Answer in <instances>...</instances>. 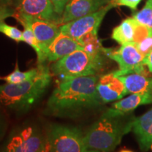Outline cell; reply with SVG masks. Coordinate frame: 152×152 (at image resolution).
<instances>
[{
    "mask_svg": "<svg viewBox=\"0 0 152 152\" xmlns=\"http://www.w3.org/2000/svg\"><path fill=\"white\" fill-rule=\"evenodd\" d=\"M108 1H109V2H111V1H115V0H108Z\"/></svg>",
    "mask_w": 152,
    "mask_h": 152,
    "instance_id": "d6a6232c",
    "label": "cell"
},
{
    "mask_svg": "<svg viewBox=\"0 0 152 152\" xmlns=\"http://www.w3.org/2000/svg\"><path fill=\"white\" fill-rule=\"evenodd\" d=\"M142 0H115L111 1L113 4L114 7L117 6H124L127 7L132 10H136L139 4L141 2Z\"/></svg>",
    "mask_w": 152,
    "mask_h": 152,
    "instance_id": "cb8c5ba5",
    "label": "cell"
},
{
    "mask_svg": "<svg viewBox=\"0 0 152 152\" xmlns=\"http://www.w3.org/2000/svg\"><path fill=\"white\" fill-rule=\"evenodd\" d=\"M15 11V9L10 6H0V24L4 21L6 18L14 16Z\"/></svg>",
    "mask_w": 152,
    "mask_h": 152,
    "instance_id": "d4e9b609",
    "label": "cell"
},
{
    "mask_svg": "<svg viewBox=\"0 0 152 152\" xmlns=\"http://www.w3.org/2000/svg\"><path fill=\"white\" fill-rule=\"evenodd\" d=\"M6 128H7L6 121L3 116V115L0 112V138L4 134Z\"/></svg>",
    "mask_w": 152,
    "mask_h": 152,
    "instance_id": "83f0119b",
    "label": "cell"
},
{
    "mask_svg": "<svg viewBox=\"0 0 152 152\" xmlns=\"http://www.w3.org/2000/svg\"><path fill=\"white\" fill-rule=\"evenodd\" d=\"M104 54L118 64L119 70L114 71L117 76L138 73L146 75V70L143 56L135 43L130 42L121 45L117 50L104 48ZM148 76V75H147Z\"/></svg>",
    "mask_w": 152,
    "mask_h": 152,
    "instance_id": "8992f818",
    "label": "cell"
},
{
    "mask_svg": "<svg viewBox=\"0 0 152 152\" xmlns=\"http://www.w3.org/2000/svg\"><path fill=\"white\" fill-rule=\"evenodd\" d=\"M109 3L108 0H68L61 16V26L92 14Z\"/></svg>",
    "mask_w": 152,
    "mask_h": 152,
    "instance_id": "8fae6325",
    "label": "cell"
},
{
    "mask_svg": "<svg viewBox=\"0 0 152 152\" xmlns=\"http://www.w3.org/2000/svg\"><path fill=\"white\" fill-rule=\"evenodd\" d=\"M0 33H3L7 37L10 38L16 42H22L23 32L15 26L7 24L4 21L0 24Z\"/></svg>",
    "mask_w": 152,
    "mask_h": 152,
    "instance_id": "44dd1931",
    "label": "cell"
},
{
    "mask_svg": "<svg viewBox=\"0 0 152 152\" xmlns=\"http://www.w3.org/2000/svg\"><path fill=\"white\" fill-rule=\"evenodd\" d=\"M150 35H152V29L140 23L136 20L135 24H134V31L132 42L137 45L142 41H143L144 39L149 37Z\"/></svg>",
    "mask_w": 152,
    "mask_h": 152,
    "instance_id": "7402d4cb",
    "label": "cell"
},
{
    "mask_svg": "<svg viewBox=\"0 0 152 152\" xmlns=\"http://www.w3.org/2000/svg\"><path fill=\"white\" fill-rule=\"evenodd\" d=\"M125 115H113L106 111L84 135L86 149L102 152L113 151L123 136L132 130L133 120L125 119Z\"/></svg>",
    "mask_w": 152,
    "mask_h": 152,
    "instance_id": "3957f363",
    "label": "cell"
},
{
    "mask_svg": "<svg viewBox=\"0 0 152 152\" xmlns=\"http://www.w3.org/2000/svg\"><path fill=\"white\" fill-rule=\"evenodd\" d=\"M152 103V92L134 93L128 97L115 102L111 107L106 110L109 113L115 115H126L138 106Z\"/></svg>",
    "mask_w": 152,
    "mask_h": 152,
    "instance_id": "5bb4252c",
    "label": "cell"
},
{
    "mask_svg": "<svg viewBox=\"0 0 152 152\" xmlns=\"http://www.w3.org/2000/svg\"><path fill=\"white\" fill-rule=\"evenodd\" d=\"M50 152H85L84 135L77 128L54 124L47 134Z\"/></svg>",
    "mask_w": 152,
    "mask_h": 152,
    "instance_id": "5b68a950",
    "label": "cell"
},
{
    "mask_svg": "<svg viewBox=\"0 0 152 152\" xmlns=\"http://www.w3.org/2000/svg\"><path fill=\"white\" fill-rule=\"evenodd\" d=\"M50 1L54 6L56 14L61 18L68 0H50Z\"/></svg>",
    "mask_w": 152,
    "mask_h": 152,
    "instance_id": "484cf974",
    "label": "cell"
},
{
    "mask_svg": "<svg viewBox=\"0 0 152 152\" xmlns=\"http://www.w3.org/2000/svg\"><path fill=\"white\" fill-rule=\"evenodd\" d=\"M98 77L84 76L59 83L47 101L46 111L57 117H76L85 110L100 106L96 90Z\"/></svg>",
    "mask_w": 152,
    "mask_h": 152,
    "instance_id": "6da1fadb",
    "label": "cell"
},
{
    "mask_svg": "<svg viewBox=\"0 0 152 152\" xmlns=\"http://www.w3.org/2000/svg\"><path fill=\"white\" fill-rule=\"evenodd\" d=\"M24 30L23 31V39L22 42H24L25 43L28 44L30 47L35 51L37 56V63L38 64H45L44 61L43 55L42 50L39 47V43L36 39L35 35H34L33 30L28 25L22 24Z\"/></svg>",
    "mask_w": 152,
    "mask_h": 152,
    "instance_id": "ac0fdd59",
    "label": "cell"
},
{
    "mask_svg": "<svg viewBox=\"0 0 152 152\" xmlns=\"http://www.w3.org/2000/svg\"><path fill=\"white\" fill-rule=\"evenodd\" d=\"M132 130L142 151L152 150V109L133 119Z\"/></svg>",
    "mask_w": 152,
    "mask_h": 152,
    "instance_id": "4fadbf2b",
    "label": "cell"
},
{
    "mask_svg": "<svg viewBox=\"0 0 152 152\" xmlns=\"http://www.w3.org/2000/svg\"><path fill=\"white\" fill-rule=\"evenodd\" d=\"M113 7V4L109 2L92 14L63 24L60 26L61 32L78 41L89 33H98L99 28L104 18Z\"/></svg>",
    "mask_w": 152,
    "mask_h": 152,
    "instance_id": "52a82bcc",
    "label": "cell"
},
{
    "mask_svg": "<svg viewBox=\"0 0 152 152\" xmlns=\"http://www.w3.org/2000/svg\"><path fill=\"white\" fill-rule=\"evenodd\" d=\"M120 152H133V151H130V150H128V149H123V150H121Z\"/></svg>",
    "mask_w": 152,
    "mask_h": 152,
    "instance_id": "1f68e13d",
    "label": "cell"
},
{
    "mask_svg": "<svg viewBox=\"0 0 152 152\" xmlns=\"http://www.w3.org/2000/svg\"><path fill=\"white\" fill-rule=\"evenodd\" d=\"M40 71L34 78L18 84L0 85V104L18 113H26L39 102L51 81L52 73L46 64H38Z\"/></svg>",
    "mask_w": 152,
    "mask_h": 152,
    "instance_id": "7a4b0ae2",
    "label": "cell"
},
{
    "mask_svg": "<svg viewBox=\"0 0 152 152\" xmlns=\"http://www.w3.org/2000/svg\"><path fill=\"white\" fill-rule=\"evenodd\" d=\"M104 63L102 56H94L79 49L54 61L50 71L61 83L75 77L95 75L103 68Z\"/></svg>",
    "mask_w": 152,
    "mask_h": 152,
    "instance_id": "277c9868",
    "label": "cell"
},
{
    "mask_svg": "<svg viewBox=\"0 0 152 152\" xmlns=\"http://www.w3.org/2000/svg\"><path fill=\"white\" fill-rule=\"evenodd\" d=\"M96 90L103 103L121 99L128 94L124 83L114 71L101 76L96 84Z\"/></svg>",
    "mask_w": 152,
    "mask_h": 152,
    "instance_id": "30bf717a",
    "label": "cell"
},
{
    "mask_svg": "<svg viewBox=\"0 0 152 152\" xmlns=\"http://www.w3.org/2000/svg\"><path fill=\"white\" fill-rule=\"evenodd\" d=\"M128 94L152 92V77L138 73L118 76Z\"/></svg>",
    "mask_w": 152,
    "mask_h": 152,
    "instance_id": "9a60e30c",
    "label": "cell"
},
{
    "mask_svg": "<svg viewBox=\"0 0 152 152\" xmlns=\"http://www.w3.org/2000/svg\"><path fill=\"white\" fill-rule=\"evenodd\" d=\"M39 71H40V67L38 65L37 67L31 68L29 71L25 72L20 71L19 70L18 62H16L14 71L5 76L3 79L6 83L9 84H18L35 77L39 74Z\"/></svg>",
    "mask_w": 152,
    "mask_h": 152,
    "instance_id": "e0dca14e",
    "label": "cell"
},
{
    "mask_svg": "<svg viewBox=\"0 0 152 152\" xmlns=\"http://www.w3.org/2000/svg\"><path fill=\"white\" fill-rule=\"evenodd\" d=\"M5 151L6 152H27L26 144L19 132L14 133L9 138Z\"/></svg>",
    "mask_w": 152,
    "mask_h": 152,
    "instance_id": "ffe728a7",
    "label": "cell"
},
{
    "mask_svg": "<svg viewBox=\"0 0 152 152\" xmlns=\"http://www.w3.org/2000/svg\"><path fill=\"white\" fill-rule=\"evenodd\" d=\"M143 63L144 65L147 66L150 73L152 74V51L147 56L144 57Z\"/></svg>",
    "mask_w": 152,
    "mask_h": 152,
    "instance_id": "4316f807",
    "label": "cell"
},
{
    "mask_svg": "<svg viewBox=\"0 0 152 152\" xmlns=\"http://www.w3.org/2000/svg\"><path fill=\"white\" fill-rule=\"evenodd\" d=\"M13 0H0V6H10Z\"/></svg>",
    "mask_w": 152,
    "mask_h": 152,
    "instance_id": "f546056e",
    "label": "cell"
},
{
    "mask_svg": "<svg viewBox=\"0 0 152 152\" xmlns=\"http://www.w3.org/2000/svg\"><path fill=\"white\" fill-rule=\"evenodd\" d=\"M83 49L77 39L61 33L51 43L46 52L47 62H54L76 50Z\"/></svg>",
    "mask_w": 152,
    "mask_h": 152,
    "instance_id": "7c38bea8",
    "label": "cell"
},
{
    "mask_svg": "<svg viewBox=\"0 0 152 152\" xmlns=\"http://www.w3.org/2000/svg\"><path fill=\"white\" fill-rule=\"evenodd\" d=\"M14 18L20 24H26L33 30L42 52L44 61H46V52L49 45L61 33L60 26L52 22L15 11Z\"/></svg>",
    "mask_w": 152,
    "mask_h": 152,
    "instance_id": "ba28073f",
    "label": "cell"
},
{
    "mask_svg": "<svg viewBox=\"0 0 152 152\" xmlns=\"http://www.w3.org/2000/svg\"><path fill=\"white\" fill-rule=\"evenodd\" d=\"M136 20L133 18L123 20L113 30L111 38L121 45L132 42Z\"/></svg>",
    "mask_w": 152,
    "mask_h": 152,
    "instance_id": "2e32d148",
    "label": "cell"
},
{
    "mask_svg": "<svg viewBox=\"0 0 152 152\" xmlns=\"http://www.w3.org/2000/svg\"><path fill=\"white\" fill-rule=\"evenodd\" d=\"M132 18L140 23L152 29V0H147L144 8L135 13Z\"/></svg>",
    "mask_w": 152,
    "mask_h": 152,
    "instance_id": "d6986e66",
    "label": "cell"
},
{
    "mask_svg": "<svg viewBox=\"0 0 152 152\" xmlns=\"http://www.w3.org/2000/svg\"><path fill=\"white\" fill-rule=\"evenodd\" d=\"M37 152H50V146H49V142L48 141V139L47 138L46 142H45V144H43V146L41 147V149H39V151H37Z\"/></svg>",
    "mask_w": 152,
    "mask_h": 152,
    "instance_id": "f1b7e54d",
    "label": "cell"
},
{
    "mask_svg": "<svg viewBox=\"0 0 152 152\" xmlns=\"http://www.w3.org/2000/svg\"><path fill=\"white\" fill-rule=\"evenodd\" d=\"M1 79H2V78H1V77H0V80H1Z\"/></svg>",
    "mask_w": 152,
    "mask_h": 152,
    "instance_id": "836d02e7",
    "label": "cell"
},
{
    "mask_svg": "<svg viewBox=\"0 0 152 152\" xmlns=\"http://www.w3.org/2000/svg\"><path fill=\"white\" fill-rule=\"evenodd\" d=\"M16 12L61 26V18L56 14L50 0H13Z\"/></svg>",
    "mask_w": 152,
    "mask_h": 152,
    "instance_id": "9c48e42d",
    "label": "cell"
},
{
    "mask_svg": "<svg viewBox=\"0 0 152 152\" xmlns=\"http://www.w3.org/2000/svg\"><path fill=\"white\" fill-rule=\"evenodd\" d=\"M0 152H6V151H0Z\"/></svg>",
    "mask_w": 152,
    "mask_h": 152,
    "instance_id": "e575fe53",
    "label": "cell"
},
{
    "mask_svg": "<svg viewBox=\"0 0 152 152\" xmlns=\"http://www.w3.org/2000/svg\"><path fill=\"white\" fill-rule=\"evenodd\" d=\"M140 53L146 57L152 51V35L144 39L143 41L137 45Z\"/></svg>",
    "mask_w": 152,
    "mask_h": 152,
    "instance_id": "603a6c76",
    "label": "cell"
},
{
    "mask_svg": "<svg viewBox=\"0 0 152 152\" xmlns=\"http://www.w3.org/2000/svg\"><path fill=\"white\" fill-rule=\"evenodd\" d=\"M85 152H102L100 151H97V150H94V149H87Z\"/></svg>",
    "mask_w": 152,
    "mask_h": 152,
    "instance_id": "4dcf8cb0",
    "label": "cell"
}]
</instances>
